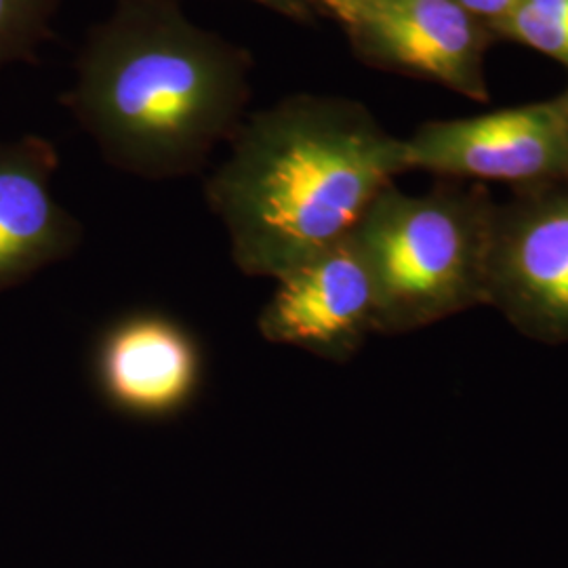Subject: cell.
I'll return each mask as SVG.
<instances>
[{
    "mask_svg": "<svg viewBox=\"0 0 568 568\" xmlns=\"http://www.w3.org/2000/svg\"><path fill=\"white\" fill-rule=\"evenodd\" d=\"M251 53L178 0H114L84 37L61 103L103 161L143 180L199 173L251 102Z\"/></svg>",
    "mask_w": 568,
    "mask_h": 568,
    "instance_id": "1",
    "label": "cell"
},
{
    "mask_svg": "<svg viewBox=\"0 0 568 568\" xmlns=\"http://www.w3.org/2000/svg\"><path fill=\"white\" fill-rule=\"evenodd\" d=\"M227 145L206 203L239 270L274 281L347 239L406 171L403 140L345 98H283L246 114Z\"/></svg>",
    "mask_w": 568,
    "mask_h": 568,
    "instance_id": "2",
    "label": "cell"
},
{
    "mask_svg": "<svg viewBox=\"0 0 568 568\" xmlns=\"http://www.w3.org/2000/svg\"><path fill=\"white\" fill-rule=\"evenodd\" d=\"M495 206L455 185L379 192L352 232L373 281L375 333L405 335L487 305Z\"/></svg>",
    "mask_w": 568,
    "mask_h": 568,
    "instance_id": "3",
    "label": "cell"
},
{
    "mask_svg": "<svg viewBox=\"0 0 568 568\" xmlns=\"http://www.w3.org/2000/svg\"><path fill=\"white\" fill-rule=\"evenodd\" d=\"M487 305L528 339L568 345V183L495 206Z\"/></svg>",
    "mask_w": 568,
    "mask_h": 568,
    "instance_id": "4",
    "label": "cell"
},
{
    "mask_svg": "<svg viewBox=\"0 0 568 568\" xmlns=\"http://www.w3.org/2000/svg\"><path fill=\"white\" fill-rule=\"evenodd\" d=\"M406 171L518 183H568V124L562 98L434 121L403 140Z\"/></svg>",
    "mask_w": 568,
    "mask_h": 568,
    "instance_id": "5",
    "label": "cell"
},
{
    "mask_svg": "<svg viewBox=\"0 0 568 568\" xmlns=\"http://www.w3.org/2000/svg\"><path fill=\"white\" fill-rule=\"evenodd\" d=\"M265 342L349 363L375 333V291L352 234L281 278L260 314Z\"/></svg>",
    "mask_w": 568,
    "mask_h": 568,
    "instance_id": "6",
    "label": "cell"
},
{
    "mask_svg": "<svg viewBox=\"0 0 568 568\" xmlns=\"http://www.w3.org/2000/svg\"><path fill=\"white\" fill-rule=\"evenodd\" d=\"M344 28L361 60L487 98L483 34L457 0H386Z\"/></svg>",
    "mask_w": 568,
    "mask_h": 568,
    "instance_id": "7",
    "label": "cell"
},
{
    "mask_svg": "<svg viewBox=\"0 0 568 568\" xmlns=\"http://www.w3.org/2000/svg\"><path fill=\"white\" fill-rule=\"evenodd\" d=\"M95 379L108 405L159 419L190 405L203 379V354L180 323L163 314H131L103 333Z\"/></svg>",
    "mask_w": 568,
    "mask_h": 568,
    "instance_id": "8",
    "label": "cell"
},
{
    "mask_svg": "<svg viewBox=\"0 0 568 568\" xmlns=\"http://www.w3.org/2000/svg\"><path fill=\"white\" fill-rule=\"evenodd\" d=\"M58 148L41 135L0 140V291L70 257L79 220L58 201Z\"/></svg>",
    "mask_w": 568,
    "mask_h": 568,
    "instance_id": "9",
    "label": "cell"
},
{
    "mask_svg": "<svg viewBox=\"0 0 568 568\" xmlns=\"http://www.w3.org/2000/svg\"><path fill=\"white\" fill-rule=\"evenodd\" d=\"M63 0H0V72L13 63H34L53 37Z\"/></svg>",
    "mask_w": 568,
    "mask_h": 568,
    "instance_id": "10",
    "label": "cell"
},
{
    "mask_svg": "<svg viewBox=\"0 0 568 568\" xmlns=\"http://www.w3.org/2000/svg\"><path fill=\"white\" fill-rule=\"evenodd\" d=\"M497 26L511 39L568 65V0H523Z\"/></svg>",
    "mask_w": 568,
    "mask_h": 568,
    "instance_id": "11",
    "label": "cell"
},
{
    "mask_svg": "<svg viewBox=\"0 0 568 568\" xmlns=\"http://www.w3.org/2000/svg\"><path fill=\"white\" fill-rule=\"evenodd\" d=\"M291 21H312L321 11L314 0H251Z\"/></svg>",
    "mask_w": 568,
    "mask_h": 568,
    "instance_id": "12",
    "label": "cell"
},
{
    "mask_svg": "<svg viewBox=\"0 0 568 568\" xmlns=\"http://www.w3.org/2000/svg\"><path fill=\"white\" fill-rule=\"evenodd\" d=\"M471 18L493 20L495 23L508 18L523 0H457Z\"/></svg>",
    "mask_w": 568,
    "mask_h": 568,
    "instance_id": "13",
    "label": "cell"
},
{
    "mask_svg": "<svg viewBox=\"0 0 568 568\" xmlns=\"http://www.w3.org/2000/svg\"><path fill=\"white\" fill-rule=\"evenodd\" d=\"M318 11H325L331 13L333 18L347 23L349 20H354L356 16L365 13L368 9L386 2V0H314Z\"/></svg>",
    "mask_w": 568,
    "mask_h": 568,
    "instance_id": "14",
    "label": "cell"
},
{
    "mask_svg": "<svg viewBox=\"0 0 568 568\" xmlns=\"http://www.w3.org/2000/svg\"><path fill=\"white\" fill-rule=\"evenodd\" d=\"M562 102H565V114H567V124H568V93L562 98Z\"/></svg>",
    "mask_w": 568,
    "mask_h": 568,
    "instance_id": "15",
    "label": "cell"
}]
</instances>
